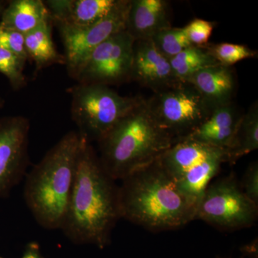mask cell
Segmentation results:
<instances>
[{"label": "cell", "mask_w": 258, "mask_h": 258, "mask_svg": "<svg viewBox=\"0 0 258 258\" xmlns=\"http://www.w3.org/2000/svg\"><path fill=\"white\" fill-rule=\"evenodd\" d=\"M119 218L118 186L102 167L91 144L83 137L60 230L75 244L103 249L109 244Z\"/></svg>", "instance_id": "cell-1"}, {"label": "cell", "mask_w": 258, "mask_h": 258, "mask_svg": "<svg viewBox=\"0 0 258 258\" xmlns=\"http://www.w3.org/2000/svg\"><path fill=\"white\" fill-rule=\"evenodd\" d=\"M120 181V217L156 232L175 230L195 220L197 205L180 191L158 159Z\"/></svg>", "instance_id": "cell-2"}, {"label": "cell", "mask_w": 258, "mask_h": 258, "mask_svg": "<svg viewBox=\"0 0 258 258\" xmlns=\"http://www.w3.org/2000/svg\"><path fill=\"white\" fill-rule=\"evenodd\" d=\"M176 142L159 125L147 100L142 98L98 141V158L107 174L114 181H120L157 160Z\"/></svg>", "instance_id": "cell-3"}, {"label": "cell", "mask_w": 258, "mask_h": 258, "mask_svg": "<svg viewBox=\"0 0 258 258\" xmlns=\"http://www.w3.org/2000/svg\"><path fill=\"white\" fill-rule=\"evenodd\" d=\"M83 139L78 131L66 134L27 176L25 203L37 223L47 230L60 229L62 225Z\"/></svg>", "instance_id": "cell-4"}, {"label": "cell", "mask_w": 258, "mask_h": 258, "mask_svg": "<svg viewBox=\"0 0 258 258\" xmlns=\"http://www.w3.org/2000/svg\"><path fill=\"white\" fill-rule=\"evenodd\" d=\"M69 92L72 119L90 143L103 138L142 98L122 96L109 86L97 84L78 83Z\"/></svg>", "instance_id": "cell-5"}, {"label": "cell", "mask_w": 258, "mask_h": 258, "mask_svg": "<svg viewBox=\"0 0 258 258\" xmlns=\"http://www.w3.org/2000/svg\"><path fill=\"white\" fill-rule=\"evenodd\" d=\"M178 188L198 206L205 189L227 162L225 149L185 139L158 159Z\"/></svg>", "instance_id": "cell-6"}, {"label": "cell", "mask_w": 258, "mask_h": 258, "mask_svg": "<svg viewBox=\"0 0 258 258\" xmlns=\"http://www.w3.org/2000/svg\"><path fill=\"white\" fill-rule=\"evenodd\" d=\"M147 101L159 125L177 142L189 137L213 111L200 93L185 81L154 93Z\"/></svg>", "instance_id": "cell-7"}, {"label": "cell", "mask_w": 258, "mask_h": 258, "mask_svg": "<svg viewBox=\"0 0 258 258\" xmlns=\"http://www.w3.org/2000/svg\"><path fill=\"white\" fill-rule=\"evenodd\" d=\"M257 215V205L231 174L209 184L199 202L195 220L222 230H237L251 227Z\"/></svg>", "instance_id": "cell-8"}, {"label": "cell", "mask_w": 258, "mask_h": 258, "mask_svg": "<svg viewBox=\"0 0 258 258\" xmlns=\"http://www.w3.org/2000/svg\"><path fill=\"white\" fill-rule=\"evenodd\" d=\"M135 40L122 30L96 47L85 60L74 78L78 83L109 86L132 80Z\"/></svg>", "instance_id": "cell-9"}, {"label": "cell", "mask_w": 258, "mask_h": 258, "mask_svg": "<svg viewBox=\"0 0 258 258\" xmlns=\"http://www.w3.org/2000/svg\"><path fill=\"white\" fill-rule=\"evenodd\" d=\"M129 5L130 0H122L111 14L87 26L55 24L63 44L66 68L72 79L96 47L117 32L125 30Z\"/></svg>", "instance_id": "cell-10"}, {"label": "cell", "mask_w": 258, "mask_h": 258, "mask_svg": "<svg viewBox=\"0 0 258 258\" xmlns=\"http://www.w3.org/2000/svg\"><path fill=\"white\" fill-rule=\"evenodd\" d=\"M30 131V120L26 117H0V198L25 174L29 161Z\"/></svg>", "instance_id": "cell-11"}, {"label": "cell", "mask_w": 258, "mask_h": 258, "mask_svg": "<svg viewBox=\"0 0 258 258\" xmlns=\"http://www.w3.org/2000/svg\"><path fill=\"white\" fill-rule=\"evenodd\" d=\"M132 80L154 93L181 81L176 77L169 59L158 50L152 39L134 43Z\"/></svg>", "instance_id": "cell-12"}, {"label": "cell", "mask_w": 258, "mask_h": 258, "mask_svg": "<svg viewBox=\"0 0 258 258\" xmlns=\"http://www.w3.org/2000/svg\"><path fill=\"white\" fill-rule=\"evenodd\" d=\"M122 0H48L44 1L50 21L83 27L92 25L114 11Z\"/></svg>", "instance_id": "cell-13"}, {"label": "cell", "mask_w": 258, "mask_h": 258, "mask_svg": "<svg viewBox=\"0 0 258 258\" xmlns=\"http://www.w3.org/2000/svg\"><path fill=\"white\" fill-rule=\"evenodd\" d=\"M171 9L165 0H130L125 31L135 41L149 40L171 27Z\"/></svg>", "instance_id": "cell-14"}, {"label": "cell", "mask_w": 258, "mask_h": 258, "mask_svg": "<svg viewBox=\"0 0 258 258\" xmlns=\"http://www.w3.org/2000/svg\"><path fill=\"white\" fill-rule=\"evenodd\" d=\"M212 108L232 103L237 80L232 67L218 64L199 71L185 80Z\"/></svg>", "instance_id": "cell-15"}, {"label": "cell", "mask_w": 258, "mask_h": 258, "mask_svg": "<svg viewBox=\"0 0 258 258\" xmlns=\"http://www.w3.org/2000/svg\"><path fill=\"white\" fill-rule=\"evenodd\" d=\"M242 114L233 102L217 107L186 139L226 151L235 135Z\"/></svg>", "instance_id": "cell-16"}, {"label": "cell", "mask_w": 258, "mask_h": 258, "mask_svg": "<svg viewBox=\"0 0 258 258\" xmlns=\"http://www.w3.org/2000/svg\"><path fill=\"white\" fill-rule=\"evenodd\" d=\"M50 20V13L41 0L8 1L0 24L25 35Z\"/></svg>", "instance_id": "cell-17"}, {"label": "cell", "mask_w": 258, "mask_h": 258, "mask_svg": "<svg viewBox=\"0 0 258 258\" xmlns=\"http://www.w3.org/2000/svg\"><path fill=\"white\" fill-rule=\"evenodd\" d=\"M50 20L39 25L25 35V46L28 59L35 64L37 71L52 64H66L64 55H60L52 38Z\"/></svg>", "instance_id": "cell-18"}, {"label": "cell", "mask_w": 258, "mask_h": 258, "mask_svg": "<svg viewBox=\"0 0 258 258\" xmlns=\"http://www.w3.org/2000/svg\"><path fill=\"white\" fill-rule=\"evenodd\" d=\"M258 148V105L254 102L241 117L235 135L226 149L227 162L233 164Z\"/></svg>", "instance_id": "cell-19"}, {"label": "cell", "mask_w": 258, "mask_h": 258, "mask_svg": "<svg viewBox=\"0 0 258 258\" xmlns=\"http://www.w3.org/2000/svg\"><path fill=\"white\" fill-rule=\"evenodd\" d=\"M169 60L176 77L181 81H184L202 70L219 64L206 47L194 45Z\"/></svg>", "instance_id": "cell-20"}, {"label": "cell", "mask_w": 258, "mask_h": 258, "mask_svg": "<svg viewBox=\"0 0 258 258\" xmlns=\"http://www.w3.org/2000/svg\"><path fill=\"white\" fill-rule=\"evenodd\" d=\"M152 40L158 50L169 60L191 45L184 27L162 29Z\"/></svg>", "instance_id": "cell-21"}, {"label": "cell", "mask_w": 258, "mask_h": 258, "mask_svg": "<svg viewBox=\"0 0 258 258\" xmlns=\"http://www.w3.org/2000/svg\"><path fill=\"white\" fill-rule=\"evenodd\" d=\"M205 47L219 64L227 67H232L233 64L246 59L257 57L256 51L240 44L222 42L213 45L208 44Z\"/></svg>", "instance_id": "cell-22"}, {"label": "cell", "mask_w": 258, "mask_h": 258, "mask_svg": "<svg viewBox=\"0 0 258 258\" xmlns=\"http://www.w3.org/2000/svg\"><path fill=\"white\" fill-rule=\"evenodd\" d=\"M28 59L20 57L10 51L0 48V74L9 81L14 90H20L27 83L24 74L25 63Z\"/></svg>", "instance_id": "cell-23"}, {"label": "cell", "mask_w": 258, "mask_h": 258, "mask_svg": "<svg viewBox=\"0 0 258 258\" xmlns=\"http://www.w3.org/2000/svg\"><path fill=\"white\" fill-rule=\"evenodd\" d=\"M215 24L203 19H194L184 27L191 45L205 47L208 45Z\"/></svg>", "instance_id": "cell-24"}, {"label": "cell", "mask_w": 258, "mask_h": 258, "mask_svg": "<svg viewBox=\"0 0 258 258\" xmlns=\"http://www.w3.org/2000/svg\"><path fill=\"white\" fill-rule=\"evenodd\" d=\"M0 48L10 51L28 59L25 46V35L0 24Z\"/></svg>", "instance_id": "cell-25"}, {"label": "cell", "mask_w": 258, "mask_h": 258, "mask_svg": "<svg viewBox=\"0 0 258 258\" xmlns=\"http://www.w3.org/2000/svg\"><path fill=\"white\" fill-rule=\"evenodd\" d=\"M240 186L242 191L254 204L258 206V164L254 161L244 172Z\"/></svg>", "instance_id": "cell-26"}, {"label": "cell", "mask_w": 258, "mask_h": 258, "mask_svg": "<svg viewBox=\"0 0 258 258\" xmlns=\"http://www.w3.org/2000/svg\"><path fill=\"white\" fill-rule=\"evenodd\" d=\"M21 258H42L40 247L36 242H30L25 247Z\"/></svg>", "instance_id": "cell-27"}, {"label": "cell", "mask_w": 258, "mask_h": 258, "mask_svg": "<svg viewBox=\"0 0 258 258\" xmlns=\"http://www.w3.org/2000/svg\"><path fill=\"white\" fill-rule=\"evenodd\" d=\"M8 1H0V19H1L2 15L4 11L5 7H6Z\"/></svg>", "instance_id": "cell-28"}, {"label": "cell", "mask_w": 258, "mask_h": 258, "mask_svg": "<svg viewBox=\"0 0 258 258\" xmlns=\"http://www.w3.org/2000/svg\"><path fill=\"white\" fill-rule=\"evenodd\" d=\"M4 104H5V100L3 99V98H2L1 96H0V109H1V108H3V106H4Z\"/></svg>", "instance_id": "cell-29"}, {"label": "cell", "mask_w": 258, "mask_h": 258, "mask_svg": "<svg viewBox=\"0 0 258 258\" xmlns=\"http://www.w3.org/2000/svg\"><path fill=\"white\" fill-rule=\"evenodd\" d=\"M216 258H232V257H222V256H217ZM244 258V257H241Z\"/></svg>", "instance_id": "cell-30"}, {"label": "cell", "mask_w": 258, "mask_h": 258, "mask_svg": "<svg viewBox=\"0 0 258 258\" xmlns=\"http://www.w3.org/2000/svg\"><path fill=\"white\" fill-rule=\"evenodd\" d=\"M0 258H3V257H0Z\"/></svg>", "instance_id": "cell-31"}]
</instances>
